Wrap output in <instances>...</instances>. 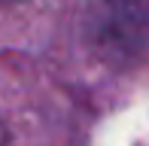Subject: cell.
<instances>
[{"label":"cell","instance_id":"cell-1","mask_svg":"<svg viewBox=\"0 0 149 146\" xmlns=\"http://www.w3.org/2000/svg\"><path fill=\"white\" fill-rule=\"evenodd\" d=\"M0 146H6V128H3V122H0Z\"/></svg>","mask_w":149,"mask_h":146}]
</instances>
